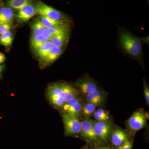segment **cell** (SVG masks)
<instances>
[{
    "mask_svg": "<svg viewBox=\"0 0 149 149\" xmlns=\"http://www.w3.org/2000/svg\"><path fill=\"white\" fill-rule=\"evenodd\" d=\"M79 92L66 83H59L49 86L47 91L48 100L56 108L61 109L67 102L79 95Z\"/></svg>",
    "mask_w": 149,
    "mask_h": 149,
    "instance_id": "obj_1",
    "label": "cell"
},
{
    "mask_svg": "<svg viewBox=\"0 0 149 149\" xmlns=\"http://www.w3.org/2000/svg\"><path fill=\"white\" fill-rule=\"evenodd\" d=\"M42 36L46 40L49 41L53 36L49 32L47 29H45L43 31Z\"/></svg>",
    "mask_w": 149,
    "mask_h": 149,
    "instance_id": "obj_27",
    "label": "cell"
},
{
    "mask_svg": "<svg viewBox=\"0 0 149 149\" xmlns=\"http://www.w3.org/2000/svg\"><path fill=\"white\" fill-rule=\"evenodd\" d=\"M31 3L28 0H10L8 2V5L10 8L19 10L25 6L30 4Z\"/></svg>",
    "mask_w": 149,
    "mask_h": 149,
    "instance_id": "obj_17",
    "label": "cell"
},
{
    "mask_svg": "<svg viewBox=\"0 0 149 149\" xmlns=\"http://www.w3.org/2000/svg\"><path fill=\"white\" fill-rule=\"evenodd\" d=\"M93 116L97 121H107L109 119L108 114L104 110L101 109L94 112Z\"/></svg>",
    "mask_w": 149,
    "mask_h": 149,
    "instance_id": "obj_22",
    "label": "cell"
},
{
    "mask_svg": "<svg viewBox=\"0 0 149 149\" xmlns=\"http://www.w3.org/2000/svg\"><path fill=\"white\" fill-rule=\"evenodd\" d=\"M75 86L77 91L85 95L93 93L98 89L95 83L88 77H84L78 80L75 83Z\"/></svg>",
    "mask_w": 149,
    "mask_h": 149,
    "instance_id": "obj_7",
    "label": "cell"
},
{
    "mask_svg": "<svg viewBox=\"0 0 149 149\" xmlns=\"http://www.w3.org/2000/svg\"><path fill=\"white\" fill-rule=\"evenodd\" d=\"M13 17V12L9 7H3L0 8V24H10Z\"/></svg>",
    "mask_w": 149,
    "mask_h": 149,
    "instance_id": "obj_12",
    "label": "cell"
},
{
    "mask_svg": "<svg viewBox=\"0 0 149 149\" xmlns=\"http://www.w3.org/2000/svg\"><path fill=\"white\" fill-rule=\"evenodd\" d=\"M37 14L56 21L61 22L63 15L60 12L50 6L42 2L37 4L35 6Z\"/></svg>",
    "mask_w": 149,
    "mask_h": 149,
    "instance_id": "obj_4",
    "label": "cell"
},
{
    "mask_svg": "<svg viewBox=\"0 0 149 149\" xmlns=\"http://www.w3.org/2000/svg\"><path fill=\"white\" fill-rule=\"evenodd\" d=\"M132 142L128 140L120 146L118 147V149H132Z\"/></svg>",
    "mask_w": 149,
    "mask_h": 149,
    "instance_id": "obj_26",
    "label": "cell"
},
{
    "mask_svg": "<svg viewBox=\"0 0 149 149\" xmlns=\"http://www.w3.org/2000/svg\"><path fill=\"white\" fill-rule=\"evenodd\" d=\"M144 94H145V97L146 100L148 104L149 105V89L148 87H145L144 88Z\"/></svg>",
    "mask_w": 149,
    "mask_h": 149,
    "instance_id": "obj_28",
    "label": "cell"
},
{
    "mask_svg": "<svg viewBox=\"0 0 149 149\" xmlns=\"http://www.w3.org/2000/svg\"><path fill=\"white\" fill-rule=\"evenodd\" d=\"M96 106L94 104L88 102L83 106L81 111V114L84 116H91L95 112Z\"/></svg>",
    "mask_w": 149,
    "mask_h": 149,
    "instance_id": "obj_23",
    "label": "cell"
},
{
    "mask_svg": "<svg viewBox=\"0 0 149 149\" xmlns=\"http://www.w3.org/2000/svg\"><path fill=\"white\" fill-rule=\"evenodd\" d=\"M37 14L36 8L30 4L25 6L19 10L16 17L19 21L21 22H26Z\"/></svg>",
    "mask_w": 149,
    "mask_h": 149,
    "instance_id": "obj_9",
    "label": "cell"
},
{
    "mask_svg": "<svg viewBox=\"0 0 149 149\" xmlns=\"http://www.w3.org/2000/svg\"><path fill=\"white\" fill-rule=\"evenodd\" d=\"M47 29L53 36L68 33L67 29L66 27L62 24Z\"/></svg>",
    "mask_w": 149,
    "mask_h": 149,
    "instance_id": "obj_24",
    "label": "cell"
},
{
    "mask_svg": "<svg viewBox=\"0 0 149 149\" xmlns=\"http://www.w3.org/2000/svg\"><path fill=\"white\" fill-rule=\"evenodd\" d=\"M62 52V48L53 46L47 57L44 60L46 64H50L55 61L59 57Z\"/></svg>",
    "mask_w": 149,
    "mask_h": 149,
    "instance_id": "obj_14",
    "label": "cell"
},
{
    "mask_svg": "<svg viewBox=\"0 0 149 149\" xmlns=\"http://www.w3.org/2000/svg\"><path fill=\"white\" fill-rule=\"evenodd\" d=\"M94 122L95 121L89 118H87L81 122V135L91 141L97 139L93 130Z\"/></svg>",
    "mask_w": 149,
    "mask_h": 149,
    "instance_id": "obj_8",
    "label": "cell"
},
{
    "mask_svg": "<svg viewBox=\"0 0 149 149\" xmlns=\"http://www.w3.org/2000/svg\"><path fill=\"white\" fill-rule=\"evenodd\" d=\"M146 119L143 112H135L128 120V125L130 130L137 131L143 128L146 125Z\"/></svg>",
    "mask_w": 149,
    "mask_h": 149,
    "instance_id": "obj_6",
    "label": "cell"
},
{
    "mask_svg": "<svg viewBox=\"0 0 149 149\" xmlns=\"http://www.w3.org/2000/svg\"><path fill=\"white\" fill-rule=\"evenodd\" d=\"M47 41H48L44 39L42 36H36L32 35L31 38L30 43L32 48L37 50L41 46Z\"/></svg>",
    "mask_w": 149,
    "mask_h": 149,
    "instance_id": "obj_19",
    "label": "cell"
},
{
    "mask_svg": "<svg viewBox=\"0 0 149 149\" xmlns=\"http://www.w3.org/2000/svg\"><path fill=\"white\" fill-rule=\"evenodd\" d=\"M96 149H111L110 148L108 147H100V148H97Z\"/></svg>",
    "mask_w": 149,
    "mask_h": 149,
    "instance_id": "obj_30",
    "label": "cell"
},
{
    "mask_svg": "<svg viewBox=\"0 0 149 149\" xmlns=\"http://www.w3.org/2000/svg\"><path fill=\"white\" fill-rule=\"evenodd\" d=\"M68 38V33L61 34L52 36L49 41L52 44L53 46L58 47H62L67 42Z\"/></svg>",
    "mask_w": 149,
    "mask_h": 149,
    "instance_id": "obj_15",
    "label": "cell"
},
{
    "mask_svg": "<svg viewBox=\"0 0 149 149\" xmlns=\"http://www.w3.org/2000/svg\"><path fill=\"white\" fill-rule=\"evenodd\" d=\"M2 70V67L1 65H0V73L1 72Z\"/></svg>",
    "mask_w": 149,
    "mask_h": 149,
    "instance_id": "obj_31",
    "label": "cell"
},
{
    "mask_svg": "<svg viewBox=\"0 0 149 149\" xmlns=\"http://www.w3.org/2000/svg\"><path fill=\"white\" fill-rule=\"evenodd\" d=\"M12 34L10 31L1 35L0 36V44L5 47H9L11 45L13 42Z\"/></svg>",
    "mask_w": 149,
    "mask_h": 149,
    "instance_id": "obj_21",
    "label": "cell"
},
{
    "mask_svg": "<svg viewBox=\"0 0 149 149\" xmlns=\"http://www.w3.org/2000/svg\"><path fill=\"white\" fill-rule=\"evenodd\" d=\"M63 121L64 123L65 133L67 136H74L81 134V122L78 117L62 114Z\"/></svg>",
    "mask_w": 149,
    "mask_h": 149,
    "instance_id": "obj_3",
    "label": "cell"
},
{
    "mask_svg": "<svg viewBox=\"0 0 149 149\" xmlns=\"http://www.w3.org/2000/svg\"><path fill=\"white\" fill-rule=\"evenodd\" d=\"M11 29L10 24H0V35L6 34Z\"/></svg>",
    "mask_w": 149,
    "mask_h": 149,
    "instance_id": "obj_25",
    "label": "cell"
},
{
    "mask_svg": "<svg viewBox=\"0 0 149 149\" xmlns=\"http://www.w3.org/2000/svg\"><path fill=\"white\" fill-rule=\"evenodd\" d=\"M32 29L33 33V35L40 36H42L43 31L46 28L43 26L40 20H37L33 22Z\"/></svg>",
    "mask_w": 149,
    "mask_h": 149,
    "instance_id": "obj_20",
    "label": "cell"
},
{
    "mask_svg": "<svg viewBox=\"0 0 149 149\" xmlns=\"http://www.w3.org/2000/svg\"><path fill=\"white\" fill-rule=\"evenodd\" d=\"M6 56L2 53L0 52V63H2L5 61Z\"/></svg>",
    "mask_w": 149,
    "mask_h": 149,
    "instance_id": "obj_29",
    "label": "cell"
},
{
    "mask_svg": "<svg viewBox=\"0 0 149 149\" xmlns=\"http://www.w3.org/2000/svg\"><path fill=\"white\" fill-rule=\"evenodd\" d=\"M121 46L126 52L135 57L141 56L142 51V41L140 38L126 32L120 35Z\"/></svg>",
    "mask_w": 149,
    "mask_h": 149,
    "instance_id": "obj_2",
    "label": "cell"
},
{
    "mask_svg": "<svg viewBox=\"0 0 149 149\" xmlns=\"http://www.w3.org/2000/svg\"><path fill=\"white\" fill-rule=\"evenodd\" d=\"M112 128L110 123L107 121H97L94 122V133L97 139L104 141L108 140Z\"/></svg>",
    "mask_w": 149,
    "mask_h": 149,
    "instance_id": "obj_5",
    "label": "cell"
},
{
    "mask_svg": "<svg viewBox=\"0 0 149 149\" xmlns=\"http://www.w3.org/2000/svg\"><path fill=\"white\" fill-rule=\"evenodd\" d=\"M83 106L82 100H80L76 103L72 105L66 109L62 111V113L78 118V116L81 114V111Z\"/></svg>",
    "mask_w": 149,
    "mask_h": 149,
    "instance_id": "obj_13",
    "label": "cell"
},
{
    "mask_svg": "<svg viewBox=\"0 0 149 149\" xmlns=\"http://www.w3.org/2000/svg\"><path fill=\"white\" fill-rule=\"evenodd\" d=\"M53 47L50 41H48L37 50V53L40 58L45 60L52 48Z\"/></svg>",
    "mask_w": 149,
    "mask_h": 149,
    "instance_id": "obj_16",
    "label": "cell"
},
{
    "mask_svg": "<svg viewBox=\"0 0 149 149\" xmlns=\"http://www.w3.org/2000/svg\"><path fill=\"white\" fill-rule=\"evenodd\" d=\"M40 21L46 29H49L58 25L62 24V22L56 21L45 16H41Z\"/></svg>",
    "mask_w": 149,
    "mask_h": 149,
    "instance_id": "obj_18",
    "label": "cell"
},
{
    "mask_svg": "<svg viewBox=\"0 0 149 149\" xmlns=\"http://www.w3.org/2000/svg\"><path fill=\"white\" fill-rule=\"evenodd\" d=\"M128 140V137L126 133L120 129H116L112 134V143L115 146H120Z\"/></svg>",
    "mask_w": 149,
    "mask_h": 149,
    "instance_id": "obj_10",
    "label": "cell"
},
{
    "mask_svg": "<svg viewBox=\"0 0 149 149\" xmlns=\"http://www.w3.org/2000/svg\"><path fill=\"white\" fill-rule=\"evenodd\" d=\"M104 97L103 93L98 89L86 95V99L89 103L94 104L96 106L101 104L104 102Z\"/></svg>",
    "mask_w": 149,
    "mask_h": 149,
    "instance_id": "obj_11",
    "label": "cell"
}]
</instances>
